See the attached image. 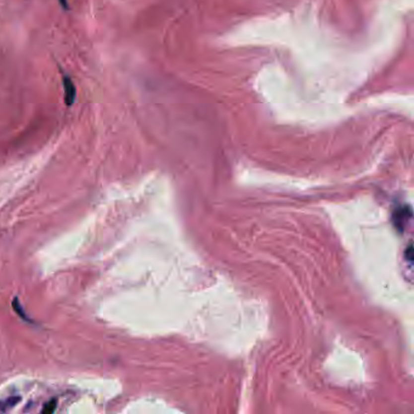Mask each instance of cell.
<instances>
[{"label": "cell", "mask_w": 414, "mask_h": 414, "mask_svg": "<svg viewBox=\"0 0 414 414\" xmlns=\"http://www.w3.org/2000/svg\"><path fill=\"white\" fill-rule=\"evenodd\" d=\"M60 2H61V6L64 7L65 10H67V9H68V5H67L66 0H60Z\"/></svg>", "instance_id": "obj_3"}, {"label": "cell", "mask_w": 414, "mask_h": 414, "mask_svg": "<svg viewBox=\"0 0 414 414\" xmlns=\"http://www.w3.org/2000/svg\"><path fill=\"white\" fill-rule=\"evenodd\" d=\"M56 408V401L55 400H51V401L46 402L44 405V408H43V412L44 413H53Z\"/></svg>", "instance_id": "obj_2"}, {"label": "cell", "mask_w": 414, "mask_h": 414, "mask_svg": "<svg viewBox=\"0 0 414 414\" xmlns=\"http://www.w3.org/2000/svg\"><path fill=\"white\" fill-rule=\"evenodd\" d=\"M64 85H65V97H66L67 106H72L75 100V95H77V90H75L74 84L70 80L69 77L64 75Z\"/></svg>", "instance_id": "obj_1"}]
</instances>
